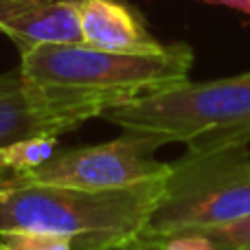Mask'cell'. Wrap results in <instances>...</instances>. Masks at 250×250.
<instances>
[{"label": "cell", "instance_id": "obj_8", "mask_svg": "<svg viewBox=\"0 0 250 250\" xmlns=\"http://www.w3.org/2000/svg\"><path fill=\"white\" fill-rule=\"evenodd\" d=\"M79 26L83 44L104 51L151 53L165 46L123 0H79Z\"/></svg>", "mask_w": 250, "mask_h": 250}, {"label": "cell", "instance_id": "obj_6", "mask_svg": "<svg viewBox=\"0 0 250 250\" xmlns=\"http://www.w3.org/2000/svg\"><path fill=\"white\" fill-rule=\"evenodd\" d=\"M99 95L44 86L20 66L0 75V149L29 136H62L112 108Z\"/></svg>", "mask_w": 250, "mask_h": 250}, {"label": "cell", "instance_id": "obj_15", "mask_svg": "<svg viewBox=\"0 0 250 250\" xmlns=\"http://www.w3.org/2000/svg\"><path fill=\"white\" fill-rule=\"evenodd\" d=\"M7 173H9V171H7V169H4V167H2V165H0V180H2V178L7 176Z\"/></svg>", "mask_w": 250, "mask_h": 250}, {"label": "cell", "instance_id": "obj_1", "mask_svg": "<svg viewBox=\"0 0 250 250\" xmlns=\"http://www.w3.org/2000/svg\"><path fill=\"white\" fill-rule=\"evenodd\" d=\"M163 180L125 189H75L62 185L0 180V235L33 230L66 237L73 250H101L143 233Z\"/></svg>", "mask_w": 250, "mask_h": 250}, {"label": "cell", "instance_id": "obj_3", "mask_svg": "<svg viewBox=\"0 0 250 250\" xmlns=\"http://www.w3.org/2000/svg\"><path fill=\"white\" fill-rule=\"evenodd\" d=\"M193 51L165 44L151 53L104 51L88 44H44L20 53V70L44 86L82 90L114 105L189 82Z\"/></svg>", "mask_w": 250, "mask_h": 250}, {"label": "cell", "instance_id": "obj_13", "mask_svg": "<svg viewBox=\"0 0 250 250\" xmlns=\"http://www.w3.org/2000/svg\"><path fill=\"white\" fill-rule=\"evenodd\" d=\"M158 248H160L158 239L145 237V235H136V237L123 239V242H117V244H112V246H105L101 250H158Z\"/></svg>", "mask_w": 250, "mask_h": 250}, {"label": "cell", "instance_id": "obj_16", "mask_svg": "<svg viewBox=\"0 0 250 250\" xmlns=\"http://www.w3.org/2000/svg\"><path fill=\"white\" fill-rule=\"evenodd\" d=\"M0 250H2V248H0Z\"/></svg>", "mask_w": 250, "mask_h": 250}, {"label": "cell", "instance_id": "obj_7", "mask_svg": "<svg viewBox=\"0 0 250 250\" xmlns=\"http://www.w3.org/2000/svg\"><path fill=\"white\" fill-rule=\"evenodd\" d=\"M0 33L20 53L44 44H82L79 0H0Z\"/></svg>", "mask_w": 250, "mask_h": 250}, {"label": "cell", "instance_id": "obj_5", "mask_svg": "<svg viewBox=\"0 0 250 250\" xmlns=\"http://www.w3.org/2000/svg\"><path fill=\"white\" fill-rule=\"evenodd\" d=\"M160 145L165 141L158 136L125 132L101 145L57 151L42 167L29 173H7V178L90 191L125 189L169 176L171 163H163L154 156Z\"/></svg>", "mask_w": 250, "mask_h": 250}, {"label": "cell", "instance_id": "obj_12", "mask_svg": "<svg viewBox=\"0 0 250 250\" xmlns=\"http://www.w3.org/2000/svg\"><path fill=\"white\" fill-rule=\"evenodd\" d=\"M158 250H220L217 244L204 233H189V235H176V237L158 239Z\"/></svg>", "mask_w": 250, "mask_h": 250}, {"label": "cell", "instance_id": "obj_4", "mask_svg": "<svg viewBox=\"0 0 250 250\" xmlns=\"http://www.w3.org/2000/svg\"><path fill=\"white\" fill-rule=\"evenodd\" d=\"M250 213V149L187 151L171 163L141 235L167 239L207 233Z\"/></svg>", "mask_w": 250, "mask_h": 250}, {"label": "cell", "instance_id": "obj_11", "mask_svg": "<svg viewBox=\"0 0 250 250\" xmlns=\"http://www.w3.org/2000/svg\"><path fill=\"white\" fill-rule=\"evenodd\" d=\"M220 250H250V213L224 226L207 230Z\"/></svg>", "mask_w": 250, "mask_h": 250}, {"label": "cell", "instance_id": "obj_10", "mask_svg": "<svg viewBox=\"0 0 250 250\" xmlns=\"http://www.w3.org/2000/svg\"><path fill=\"white\" fill-rule=\"evenodd\" d=\"M2 250H73V244L66 237L48 233H33V230H13L0 235Z\"/></svg>", "mask_w": 250, "mask_h": 250}, {"label": "cell", "instance_id": "obj_14", "mask_svg": "<svg viewBox=\"0 0 250 250\" xmlns=\"http://www.w3.org/2000/svg\"><path fill=\"white\" fill-rule=\"evenodd\" d=\"M200 2L220 4V7H229V9L244 13V16H250V0H200Z\"/></svg>", "mask_w": 250, "mask_h": 250}, {"label": "cell", "instance_id": "obj_2", "mask_svg": "<svg viewBox=\"0 0 250 250\" xmlns=\"http://www.w3.org/2000/svg\"><path fill=\"white\" fill-rule=\"evenodd\" d=\"M99 119L125 132L185 143L187 151L250 145V73L178 83L112 105Z\"/></svg>", "mask_w": 250, "mask_h": 250}, {"label": "cell", "instance_id": "obj_9", "mask_svg": "<svg viewBox=\"0 0 250 250\" xmlns=\"http://www.w3.org/2000/svg\"><path fill=\"white\" fill-rule=\"evenodd\" d=\"M60 136H29L0 149V165L9 173H29L57 154Z\"/></svg>", "mask_w": 250, "mask_h": 250}]
</instances>
